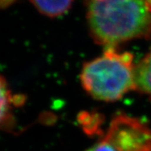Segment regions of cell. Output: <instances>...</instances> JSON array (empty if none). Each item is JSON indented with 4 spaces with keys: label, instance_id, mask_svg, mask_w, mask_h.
Returning <instances> with one entry per match:
<instances>
[{
    "label": "cell",
    "instance_id": "obj_1",
    "mask_svg": "<svg viewBox=\"0 0 151 151\" xmlns=\"http://www.w3.org/2000/svg\"><path fill=\"white\" fill-rule=\"evenodd\" d=\"M89 30L96 42L114 45L151 35V0H87Z\"/></svg>",
    "mask_w": 151,
    "mask_h": 151
},
{
    "label": "cell",
    "instance_id": "obj_2",
    "mask_svg": "<svg viewBox=\"0 0 151 151\" xmlns=\"http://www.w3.org/2000/svg\"><path fill=\"white\" fill-rule=\"evenodd\" d=\"M135 75L132 54L109 47L101 56L84 64L81 82L84 90L95 99L115 101L136 89Z\"/></svg>",
    "mask_w": 151,
    "mask_h": 151
},
{
    "label": "cell",
    "instance_id": "obj_3",
    "mask_svg": "<svg viewBox=\"0 0 151 151\" xmlns=\"http://www.w3.org/2000/svg\"><path fill=\"white\" fill-rule=\"evenodd\" d=\"M104 139L117 151H151V130L144 123L124 114L111 121Z\"/></svg>",
    "mask_w": 151,
    "mask_h": 151
},
{
    "label": "cell",
    "instance_id": "obj_4",
    "mask_svg": "<svg viewBox=\"0 0 151 151\" xmlns=\"http://www.w3.org/2000/svg\"><path fill=\"white\" fill-rule=\"evenodd\" d=\"M136 89L151 97V49L136 67Z\"/></svg>",
    "mask_w": 151,
    "mask_h": 151
},
{
    "label": "cell",
    "instance_id": "obj_5",
    "mask_svg": "<svg viewBox=\"0 0 151 151\" xmlns=\"http://www.w3.org/2000/svg\"><path fill=\"white\" fill-rule=\"evenodd\" d=\"M36 9L49 17H57L67 12L73 0H30Z\"/></svg>",
    "mask_w": 151,
    "mask_h": 151
},
{
    "label": "cell",
    "instance_id": "obj_6",
    "mask_svg": "<svg viewBox=\"0 0 151 151\" xmlns=\"http://www.w3.org/2000/svg\"><path fill=\"white\" fill-rule=\"evenodd\" d=\"M12 101V94L7 83L0 75V128L7 121Z\"/></svg>",
    "mask_w": 151,
    "mask_h": 151
},
{
    "label": "cell",
    "instance_id": "obj_7",
    "mask_svg": "<svg viewBox=\"0 0 151 151\" xmlns=\"http://www.w3.org/2000/svg\"><path fill=\"white\" fill-rule=\"evenodd\" d=\"M85 151H117V150L107 140L103 138L101 140L96 143Z\"/></svg>",
    "mask_w": 151,
    "mask_h": 151
}]
</instances>
